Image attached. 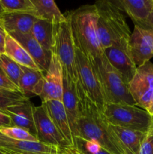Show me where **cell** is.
Listing matches in <instances>:
<instances>
[{
	"instance_id": "6da1fadb",
	"label": "cell",
	"mask_w": 153,
	"mask_h": 154,
	"mask_svg": "<svg viewBox=\"0 0 153 154\" xmlns=\"http://www.w3.org/2000/svg\"><path fill=\"white\" fill-rule=\"evenodd\" d=\"M76 87L79 99L76 137L97 141L111 154H124L112 135L103 112L86 96L78 82Z\"/></svg>"
},
{
	"instance_id": "7a4b0ae2",
	"label": "cell",
	"mask_w": 153,
	"mask_h": 154,
	"mask_svg": "<svg viewBox=\"0 0 153 154\" xmlns=\"http://www.w3.org/2000/svg\"><path fill=\"white\" fill-rule=\"evenodd\" d=\"M76 48L87 57L104 54L97 30L98 12L94 5L80 6L68 15Z\"/></svg>"
},
{
	"instance_id": "3957f363",
	"label": "cell",
	"mask_w": 153,
	"mask_h": 154,
	"mask_svg": "<svg viewBox=\"0 0 153 154\" xmlns=\"http://www.w3.org/2000/svg\"><path fill=\"white\" fill-rule=\"evenodd\" d=\"M98 12L97 30L103 51L124 40L131 35L127 20L121 9L110 0L94 3Z\"/></svg>"
},
{
	"instance_id": "277c9868",
	"label": "cell",
	"mask_w": 153,
	"mask_h": 154,
	"mask_svg": "<svg viewBox=\"0 0 153 154\" xmlns=\"http://www.w3.org/2000/svg\"><path fill=\"white\" fill-rule=\"evenodd\" d=\"M98 77L106 104L117 103L136 105L129 92L128 85L109 63L104 54L87 58Z\"/></svg>"
},
{
	"instance_id": "5b68a950",
	"label": "cell",
	"mask_w": 153,
	"mask_h": 154,
	"mask_svg": "<svg viewBox=\"0 0 153 154\" xmlns=\"http://www.w3.org/2000/svg\"><path fill=\"white\" fill-rule=\"evenodd\" d=\"M104 115L109 124L147 133L152 129V116L136 105L106 104Z\"/></svg>"
},
{
	"instance_id": "8992f818",
	"label": "cell",
	"mask_w": 153,
	"mask_h": 154,
	"mask_svg": "<svg viewBox=\"0 0 153 154\" xmlns=\"http://www.w3.org/2000/svg\"><path fill=\"white\" fill-rule=\"evenodd\" d=\"M51 52L58 57L63 72L76 84L78 82V74L76 66V51L68 16L64 21L53 25Z\"/></svg>"
},
{
	"instance_id": "52a82bcc",
	"label": "cell",
	"mask_w": 153,
	"mask_h": 154,
	"mask_svg": "<svg viewBox=\"0 0 153 154\" xmlns=\"http://www.w3.org/2000/svg\"><path fill=\"white\" fill-rule=\"evenodd\" d=\"M75 51L78 83L80 84L86 96L104 113L106 103L98 77L83 53L76 47Z\"/></svg>"
},
{
	"instance_id": "ba28073f",
	"label": "cell",
	"mask_w": 153,
	"mask_h": 154,
	"mask_svg": "<svg viewBox=\"0 0 153 154\" xmlns=\"http://www.w3.org/2000/svg\"><path fill=\"white\" fill-rule=\"evenodd\" d=\"M129 92L136 106L146 110L153 99V63L146 62L137 67L128 84Z\"/></svg>"
},
{
	"instance_id": "9c48e42d",
	"label": "cell",
	"mask_w": 153,
	"mask_h": 154,
	"mask_svg": "<svg viewBox=\"0 0 153 154\" xmlns=\"http://www.w3.org/2000/svg\"><path fill=\"white\" fill-rule=\"evenodd\" d=\"M62 93L63 69L58 57L52 54L46 75H44L34 94L38 96L44 102L50 100L62 101Z\"/></svg>"
},
{
	"instance_id": "30bf717a",
	"label": "cell",
	"mask_w": 153,
	"mask_h": 154,
	"mask_svg": "<svg viewBox=\"0 0 153 154\" xmlns=\"http://www.w3.org/2000/svg\"><path fill=\"white\" fill-rule=\"evenodd\" d=\"M128 42L129 40L122 41L104 51L109 63L121 75L127 85L133 79L137 69L130 54Z\"/></svg>"
},
{
	"instance_id": "8fae6325",
	"label": "cell",
	"mask_w": 153,
	"mask_h": 154,
	"mask_svg": "<svg viewBox=\"0 0 153 154\" xmlns=\"http://www.w3.org/2000/svg\"><path fill=\"white\" fill-rule=\"evenodd\" d=\"M34 120L39 142L58 147L70 146L58 132L43 105L34 107Z\"/></svg>"
},
{
	"instance_id": "7c38bea8",
	"label": "cell",
	"mask_w": 153,
	"mask_h": 154,
	"mask_svg": "<svg viewBox=\"0 0 153 154\" xmlns=\"http://www.w3.org/2000/svg\"><path fill=\"white\" fill-rule=\"evenodd\" d=\"M128 45L136 67L150 61L153 57V33L149 30L134 26Z\"/></svg>"
},
{
	"instance_id": "4fadbf2b",
	"label": "cell",
	"mask_w": 153,
	"mask_h": 154,
	"mask_svg": "<svg viewBox=\"0 0 153 154\" xmlns=\"http://www.w3.org/2000/svg\"><path fill=\"white\" fill-rule=\"evenodd\" d=\"M0 150L7 154H59V147L39 141H18L0 132Z\"/></svg>"
},
{
	"instance_id": "5bb4252c",
	"label": "cell",
	"mask_w": 153,
	"mask_h": 154,
	"mask_svg": "<svg viewBox=\"0 0 153 154\" xmlns=\"http://www.w3.org/2000/svg\"><path fill=\"white\" fill-rule=\"evenodd\" d=\"M67 114L74 141L77 136L78 118H79V99L76 93V83L63 72V93L62 99Z\"/></svg>"
},
{
	"instance_id": "9a60e30c",
	"label": "cell",
	"mask_w": 153,
	"mask_h": 154,
	"mask_svg": "<svg viewBox=\"0 0 153 154\" xmlns=\"http://www.w3.org/2000/svg\"><path fill=\"white\" fill-rule=\"evenodd\" d=\"M34 108L32 103L29 100H26L8 107L4 112L7 113L11 119V126L21 128L37 138Z\"/></svg>"
},
{
	"instance_id": "2e32d148",
	"label": "cell",
	"mask_w": 153,
	"mask_h": 154,
	"mask_svg": "<svg viewBox=\"0 0 153 154\" xmlns=\"http://www.w3.org/2000/svg\"><path fill=\"white\" fill-rule=\"evenodd\" d=\"M8 35L16 39L26 50L40 72L43 73L46 72L50 63L52 54L45 51L32 35L31 33L22 34V33L14 32Z\"/></svg>"
},
{
	"instance_id": "e0dca14e",
	"label": "cell",
	"mask_w": 153,
	"mask_h": 154,
	"mask_svg": "<svg viewBox=\"0 0 153 154\" xmlns=\"http://www.w3.org/2000/svg\"><path fill=\"white\" fill-rule=\"evenodd\" d=\"M58 132L70 146L74 145V137L67 114L62 101L50 100L42 102Z\"/></svg>"
},
{
	"instance_id": "ac0fdd59",
	"label": "cell",
	"mask_w": 153,
	"mask_h": 154,
	"mask_svg": "<svg viewBox=\"0 0 153 154\" xmlns=\"http://www.w3.org/2000/svg\"><path fill=\"white\" fill-rule=\"evenodd\" d=\"M112 135L124 154H139L146 133L109 124Z\"/></svg>"
},
{
	"instance_id": "d6986e66",
	"label": "cell",
	"mask_w": 153,
	"mask_h": 154,
	"mask_svg": "<svg viewBox=\"0 0 153 154\" xmlns=\"http://www.w3.org/2000/svg\"><path fill=\"white\" fill-rule=\"evenodd\" d=\"M113 2L130 17L134 26L146 20L153 11V0H116Z\"/></svg>"
},
{
	"instance_id": "ffe728a7",
	"label": "cell",
	"mask_w": 153,
	"mask_h": 154,
	"mask_svg": "<svg viewBox=\"0 0 153 154\" xmlns=\"http://www.w3.org/2000/svg\"><path fill=\"white\" fill-rule=\"evenodd\" d=\"M36 20L35 17L27 14L5 13L0 18V25L8 34L14 32L27 34L31 32Z\"/></svg>"
},
{
	"instance_id": "44dd1931",
	"label": "cell",
	"mask_w": 153,
	"mask_h": 154,
	"mask_svg": "<svg viewBox=\"0 0 153 154\" xmlns=\"http://www.w3.org/2000/svg\"><path fill=\"white\" fill-rule=\"evenodd\" d=\"M4 54L21 66L40 71L26 50L12 36L8 34L4 45Z\"/></svg>"
},
{
	"instance_id": "7402d4cb",
	"label": "cell",
	"mask_w": 153,
	"mask_h": 154,
	"mask_svg": "<svg viewBox=\"0 0 153 154\" xmlns=\"http://www.w3.org/2000/svg\"><path fill=\"white\" fill-rule=\"evenodd\" d=\"M36 11L37 19L44 20L52 25L60 23L67 19L53 0H32Z\"/></svg>"
},
{
	"instance_id": "603a6c76",
	"label": "cell",
	"mask_w": 153,
	"mask_h": 154,
	"mask_svg": "<svg viewBox=\"0 0 153 154\" xmlns=\"http://www.w3.org/2000/svg\"><path fill=\"white\" fill-rule=\"evenodd\" d=\"M21 69L22 74L20 78L19 88L21 93L29 99V98L35 96L34 92L44 78V73L25 66H21Z\"/></svg>"
},
{
	"instance_id": "cb8c5ba5",
	"label": "cell",
	"mask_w": 153,
	"mask_h": 154,
	"mask_svg": "<svg viewBox=\"0 0 153 154\" xmlns=\"http://www.w3.org/2000/svg\"><path fill=\"white\" fill-rule=\"evenodd\" d=\"M30 33L45 51L52 54L53 38V25L52 23L44 20L37 19Z\"/></svg>"
},
{
	"instance_id": "d4e9b609",
	"label": "cell",
	"mask_w": 153,
	"mask_h": 154,
	"mask_svg": "<svg viewBox=\"0 0 153 154\" xmlns=\"http://www.w3.org/2000/svg\"><path fill=\"white\" fill-rule=\"evenodd\" d=\"M1 2L5 13L27 14L36 17L35 8L32 0H1Z\"/></svg>"
},
{
	"instance_id": "484cf974",
	"label": "cell",
	"mask_w": 153,
	"mask_h": 154,
	"mask_svg": "<svg viewBox=\"0 0 153 154\" xmlns=\"http://www.w3.org/2000/svg\"><path fill=\"white\" fill-rule=\"evenodd\" d=\"M0 67L6 74L9 79L19 87V81L22 74L21 66L18 63L5 55L0 54Z\"/></svg>"
},
{
	"instance_id": "4316f807",
	"label": "cell",
	"mask_w": 153,
	"mask_h": 154,
	"mask_svg": "<svg viewBox=\"0 0 153 154\" xmlns=\"http://www.w3.org/2000/svg\"><path fill=\"white\" fill-rule=\"evenodd\" d=\"M73 146L81 154H111L97 141L87 140L81 137L74 138Z\"/></svg>"
},
{
	"instance_id": "83f0119b",
	"label": "cell",
	"mask_w": 153,
	"mask_h": 154,
	"mask_svg": "<svg viewBox=\"0 0 153 154\" xmlns=\"http://www.w3.org/2000/svg\"><path fill=\"white\" fill-rule=\"evenodd\" d=\"M26 100L29 99H27L20 91H10L0 89V111L4 112L8 107Z\"/></svg>"
},
{
	"instance_id": "f1b7e54d",
	"label": "cell",
	"mask_w": 153,
	"mask_h": 154,
	"mask_svg": "<svg viewBox=\"0 0 153 154\" xmlns=\"http://www.w3.org/2000/svg\"><path fill=\"white\" fill-rule=\"evenodd\" d=\"M0 132L8 138L18 141H38L36 137L33 136L29 132L19 127L11 126V127L2 128L0 129Z\"/></svg>"
},
{
	"instance_id": "f546056e",
	"label": "cell",
	"mask_w": 153,
	"mask_h": 154,
	"mask_svg": "<svg viewBox=\"0 0 153 154\" xmlns=\"http://www.w3.org/2000/svg\"><path fill=\"white\" fill-rule=\"evenodd\" d=\"M139 154H153V131L147 132L141 144Z\"/></svg>"
},
{
	"instance_id": "4dcf8cb0",
	"label": "cell",
	"mask_w": 153,
	"mask_h": 154,
	"mask_svg": "<svg viewBox=\"0 0 153 154\" xmlns=\"http://www.w3.org/2000/svg\"><path fill=\"white\" fill-rule=\"evenodd\" d=\"M0 89H4L10 91H20L19 87L9 79L1 67H0Z\"/></svg>"
},
{
	"instance_id": "1f68e13d",
	"label": "cell",
	"mask_w": 153,
	"mask_h": 154,
	"mask_svg": "<svg viewBox=\"0 0 153 154\" xmlns=\"http://www.w3.org/2000/svg\"><path fill=\"white\" fill-rule=\"evenodd\" d=\"M11 119L7 113L0 111V129L11 127Z\"/></svg>"
},
{
	"instance_id": "d6a6232c",
	"label": "cell",
	"mask_w": 153,
	"mask_h": 154,
	"mask_svg": "<svg viewBox=\"0 0 153 154\" xmlns=\"http://www.w3.org/2000/svg\"><path fill=\"white\" fill-rule=\"evenodd\" d=\"M139 26L140 28L144 29L149 30L153 33V11L151 14L149 15V17L146 19V20L144 21L140 26Z\"/></svg>"
},
{
	"instance_id": "836d02e7",
	"label": "cell",
	"mask_w": 153,
	"mask_h": 154,
	"mask_svg": "<svg viewBox=\"0 0 153 154\" xmlns=\"http://www.w3.org/2000/svg\"><path fill=\"white\" fill-rule=\"evenodd\" d=\"M8 33L3 27L0 25V54H4V45H5V38Z\"/></svg>"
},
{
	"instance_id": "e575fe53",
	"label": "cell",
	"mask_w": 153,
	"mask_h": 154,
	"mask_svg": "<svg viewBox=\"0 0 153 154\" xmlns=\"http://www.w3.org/2000/svg\"><path fill=\"white\" fill-rule=\"evenodd\" d=\"M60 153L62 154H81L74 146H66L59 147Z\"/></svg>"
},
{
	"instance_id": "d590c367",
	"label": "cell",
	"mask_w": 153,
	"mask_h": 154,
	"mask_svg": "<svg viewBox=\"0 0 153 154\" xmlns=\"http://www.w3.org/2000/svg\"><path fill=\"white\" fill-rule=\"evenodd\" d=\"M146 111L150 114L151 116H153V99H152L151 102H150L149 105H148V108L146 109Z\"/></svg>"
},
{
	"instance_id": "8d00e7d4",
	"label": "cell",
	"mask_w": 153,
	"mask_h": 154,
	"mask_svg": "<svg viewBox=\"0 0 153 154\" xmlns=\"http://www.w3.org/2000/svg\"><path fill=\"white\" fill-rule=\"evenodd\" d=\"M4 14H5V11H4V8H3L2 5V2H1V0H0V18H1Z\"/></svg>"
},
{
	"instance_id": "74e56055",
	"label": "cell",
	"mask_w": 153,
	"mask_h": 154,
	"mask_svg": "<svg viewBox=\"0 0 153 154\" xmlns=\"http://www.w3.org/2000/svg\"><path fill=\"white\" fill-rule=\"evenodd\" d=\"M151 130L153 131V116H152V129Z\"/></svg>"
},
{
	"instance_id": "f35d334b",
	"label": "cell",
	"mask_w": 153,
	"mask_h": 154,
	"mask_svg": "<svg viewBox=\"0 0 153 154\" xmlns=\"http://www.w3.org/2000/svg\"><path fill=\"white\" fill-rule=\"evenodd\" d=\"M0 154H7V153H6L5 152L2 151V150H0Z\"/></svg>"
},
{
	"instance_id": "ab89813d",
	"label": "cell",
	"mask_w": 153,
	"mask_h": 154,
	"mask_svg": "<svg viewBox=\"0 0 153 154\" xmlns=\"http://www.w3.org/2000/svg\"><path fill=\"white\" fill-rule=\"evenodd\" d=\"M59 154H62V153H60V150H59Z\"/></svg>"
}]
</instances>
